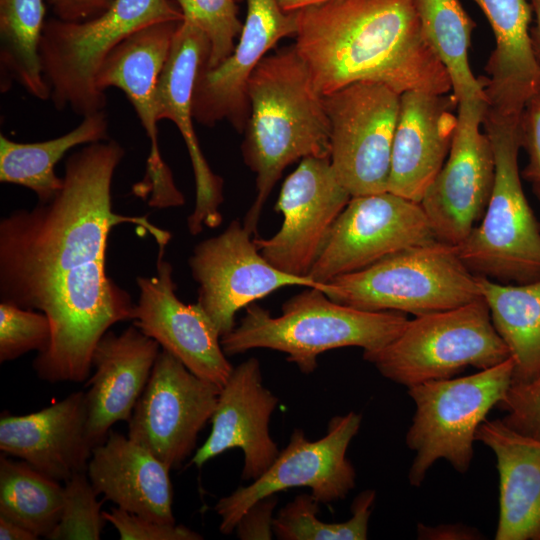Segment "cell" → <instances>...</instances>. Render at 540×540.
Instances as JSON below:
<instances>
[{"label":"cell","mask_w":540,"mask_h":540,"mask_svg":"<svg viewBox=\"0 0 540 540\" xmlns=\"http://www.w3.org/2000/svg\"><path fill=\"white\" fill-rule=\"evenodd\" d=\"M124 155L112 139L85 145L67 158L53 198L0 221V300L43 312L51 324L50 343L33 361L42 380L85 381L102 336L132 320L130 295L106 274L111 229L137 225L160 251L171 239L147 216L113 211L112 180Z\"/></svg>","instance_id":"obj_1"},{"label":"cell","mask_w":540,"mask_h":540,"mask_svg":"<svg viewBox=\"0 0 540 540\" xmlns=\"http://www.w3.org/2000/svg\"><path fill=\"white\" fill-rule=\"evenodd\" d=\"M295 13L293 45L321 96L360 81L399 94L452 89L423 33L415 0H330Z\"/></svg>","instance_id":"obj_2"},{"label":"cell","mask_w":540,"mask_h":540,"mask_svg":"<svg viewBox=\"0 0 540 540\" xmlns=\"http://www.w3.org/2000/svg\"><path fill=\"white\" fill-rule=\"evenodd\" d=\"M249 117L242 155L256 175V197L243 225L255 233L284 169L298 159L330 157V123L323 96L294 45L265 56L247 85Z\"/></svg>","instance_id":"obj_3"},{"label":"cell","mask_w":540,"mask_h":540,"mask_svg":"<svg viewBox=\"0 0 540 540\" xmlns=\"http://www.w3.org/2000/svg\"><path fill=\"white\" fill-rule=\"evenodd\" d=\"M240 324L221 337L226 355L267 348L287 354L305 374L318 366L320 354L342 347L363 352L380 349L394 340L409 319L393 311H364L330 299L321 289L307 287L285 301L274 317L252 303Z\"/></svg>","instance_id":"obj_4"},{"label":"cell","mask_w":540,"mask_h":540,"mask_svg":"<svg viewBox=\"0 0 540 540\" xmlns=\"http://www.w3.org/2000/svg\"><path fill=\"white\" fill-rule=\"evenodd\" d=\"M520 119L485 108L482 126L493 150V188L481 221L457 246L475 275L501 283L540 279V225L519 172Z\"/></svg>","instance_id":"obj_5"},{"label":"cell","mask_w":540,"mask_h":540,"mask_svg":"<svg viewBox=\"0 0 540 540\" xmlns=\"http://www.w3.org/2000/svg\"><path fill=\"white\" fill-rule=\"evenodd\" d=\"M182 20V12L171 0H115L91 19L46 20L40 59L55 108H69L83 117L103 111L107 98L98 89L96 78L110 53L147 25Z\"/></svg>","instance_id":"obj_6"},{"label":"cell","mask_w":540,"mask_h":540,"mask_svg":"<svg viewBox=\"0 0 540 540\" xmlns=\"http://www.w3.org/2000/svg\"><path fill=\"white\" fill-rule=\"evenodd\" d=\"M324 293L364 311L420 316L481 297L478 276L457 246L434 240L391 254L361 270L335 277Z\"/></svg>","instance_id":"obj_7"},{"label":"cell","mask_w":540,"mask_h":540,"mask_svg":"<svg viewBox=\"0 0 540 540\" xmlns=\"http://www.w3.org/2000/svg\"><path fill=\"white\" fill-rule=\"evenodd\" d=\"M513 372L510 357L471 375L407 387L415 405L405 437L414 452L408 473L410 485L419 487L438 460L447 461L461 474L469 470L478 428L504 398Z\"/></svg>","instance_id":"obj_8"},{"label":"cell","mask_w":540,"mask_h":540,"mask_svg":"<svg viewBox=\"0 0 540 540\" xmlns=\"http://www.w3.org/2000/svg\"><path fill=\"white\" fill-rule=\"evenodd\" d=\"M380 374L403 386L454 377L467 367L487 369L510 358L482 297L408 320L384 347L363 352Z\"/></svg>","instance_id":"obj_9"},{"label":"cell","mask_w":540,"mask_h":540,"mask_svg":"<svg viewBox=\"0 0 540 540\" xmlns=\"http://www.w3.org/2000/svg\"><path fill=\"white\" fill-rule=\"evenodd\" d=\"M400 95L368 81L323 96L330 123V162L351 196L388 191Z\"/></svg>","instance_id":"obj_10"},{"label":"cell","mask_w":540,"mask_h":540,"mask_svg":"<svg viewBox=\"0 0 540 540\" xmlns=\"http://www.w3.org/2000/svg\"><path fill=\"white\" fill-rule=\"evenodd\" d=\"M361 421L362 416L353 411L334 416L326 435L316 441L308 440L303 430L294 429L288 445L259 478L217 502L220 532L231 534L256 501L289 488H310L319 503L344 499L355 487L356 471L346 453Z\"/></svg>","instance_id":"obj_11"},{"label":"cell","mask_w":540,"mask_h":540,"mask_svg":"<svg viewBox=\"0 0 540 540\" xmlns=\"http://www.w3.org/2000/svg\"><path fill=\"white\" fill-rule=\"evenodd\" d=\"M181 21H161L143 27L122 41L106 58L96 78L98 89L116 87L133 106L150 143L145 175L133 186V194L148 198L155 208L185 203L173 174L163 160L158 143L157 86Z\"/></svg>","instance_id":"obj_12"},{"label":"cell","mask_w":540,"mask_h":540,"mask_svg":"<svg viewBox=\"0 0 540 540\" xmlns=\"http://www.w3.org/2000/svg\"><path fill=\"white\" fill-rule=\"evenodd\" d=\"M436 240L420 203L389 191L352 196L309 273L325 284L403 249Z\"/></svg>","instance_id":"obj_13"},{"label":"cell","mask_w":540,"mask_h":540,"mask_svg":"<svg viewBox=\"0 0 540 540\" xmlns=\"http://www.w3.org/2000/svg\"><path fill=\"white\" fill-rule=\"evenodd\" d=\"M220 390L169 352L160 351L128 421V437L170 469L179 468L211 421Z\"/></svg>","instance_id":"obj_14"},{"label":"cell","mask_w":540,"mask_h":540,"mask_svg":"<svg viewBox=\"0 0 540 540\" xmlns=\"http://www.w3.org/2000/svg\"><path fill=\"white\" fill-rule=\"evenodd\" d=\"M251 235L239 220H233L222 233L198 243L189 258L199 284L197 302L221 337L234 329L236 312L275 290L288 286L326 290V283L275 268Z\"/></svg>","instance_id":"obj_15"},{"label":"cell","mask_w":540,"mask_h":540,"mask_svg":"<svg viewBox=\"0 0 540 540\" xmlns=\"http://www.w3.org/2000/svg\"><path fill=\"white\" fill-rule=\"evenodd\" d=\"M485 108V99L458 104L448 156L420 201L435 238L454 246L479 224L493 188V150L480 129Z\"/></svg>","instance_id":"obj_16"},{"label":"cell","mask_w":540,"mask_h":540,"mask_svg":"<svg viewBox=\"0 0 540 540\" xmlns=\"http://www.w3.org/2000/svg\"><path fill=\"white\" fill-rule=\"evenodd\" d=\"M351 194L330 157H306L282 184L275 210L283 216L270 238H253L263 257L282 272L309 277Z\"/></svg>","instance_id":"obj_17"},{"label":"cell","mask_w":540,"mask_h":540,"mask_svg":"<svg viewBox=\"0 0 540 540\" xmlns=\"http://www.w3.org/2000/svg\"><path fill=\"white\" fill-rule=\"evenodd\" d=\"M164 252L159 251L155 276L136 279L139 298L133 323L193 374L222 388L234 367L222 349L221 336L198 302L178 299Z\"/></svg>","instance_id":"obj_18"},{"label":"cell","mask_w":540,"mask_h":540,"mask_svg":"<svg viewBox=\"0 0 540 540\" xmlns=\"http://www.w3.org/2000/svg\"><path fill=\"white\" fill-rule=\"evenodd\" d=\"M247 13L233 52L214 68L198 75L192 100L193 118L214 126L227 120L239 132L249 117L248 80L281 39L296 35V13L283 11L277 0H245Z\"/></svg>","instance_id":"obj_19"},{"label":"cell","mask_w":540,"mask_h":540,"mask_svg":"<svg viewBox=\"0 0 540 540\" xmlns=\"http://www.w3.org/2000/svg\"><path fill=\"white\" fill-rule=\"evenodd\" d=\"M210 41L196 25L182 20L175 32L168 60L157 86L158 120L175 123L186 144L195 179V206L187 218L188 230L197 235L203 227L222 222L223 180L206 161L194 127L192 100L199 73L208 64Z\"/></svg>","instance_id":"obj_20"},{"label":"cell","mask_w":540,"mask_h":540,"mask_svg":"<svg viewBox=\"0 0 540 540\" xmlns=\"http://www.w3.org/2000/svg\"><path fill=\"white\" fill-rule=\"evenodd\" d=\"M278 403L263 384L258 359L251 357L234 367L220 390L210 434L190 464L201 467L225 451L239 448L244 455L242 478H259L279 454L269 431Z\"/></svg>","instance_id":"obj_21"},{"label":"cell","mask_w":540,"mask_h":540,"mask_svg":"<svg viewBox=\"0 0 540 540\" xmlns=\"http://www.w3.org/2000/svg\"><path fill=\"white\" fill-rule=\"evenodd\" d=\"M453 94L410 90L400 95L388 191L420 203L448 156L457 126Z\"/></svg>","instance_id":"obj_22"},{"label":"cell","mask_w":540,"mask_h":540,"mask_svg":"<svg viewBox=\"0 0 540 540\" xmlns=\"http://www.w3.org/2000/svg\"><path fill=\"white\" fill-rule=\"evenodd\" d=\"M93 448L83 391L34 413L1 415L0 450L56 481L86 472Z\"/></svg>","instance_id":"obj_23"},{"label":"cell","mask_w":540,"mask_h":540,"mask_svg":"<svg viewBox=\"0 0 540 540\" xmlns=\"http://www.w3.org/2000/svg\"><path fill=\"white\" fill-rule=\"evenodd\" d=\"M160 345L135 325L120 334L107 331L97 343L85 392L87 432L101 444L119 421L128 422L150 378Z\"/></svg>","instance_id":"obj_24"},{"label":"cell","mask_w":540,"mask_h":540,"mask_svg":"<svg viewBox=\"0 0 540 540\" xmlns=\"http://www.w3.org/2000/svg\"><path fill=\"white\" fill-rule=\"evenodd\" d=\"M170 470L139 443L110 431L93 448L86 472L96 493L118 508L159 523L175 524Z\"/></svg>","instance_id":"obj_25"},{"label":"cell","mask_w":540,"mask_h":540,"mask_svg":"<svg viewBox=\"0 0 540 540\" xmlns=\"http://www.w3.org/2000/svg\"><path fill=\"white\" fill-rule=\"evenodd\" d=\"M486 16L495 38L482 78L486 105L505 114L521 115L540 95V62L531 38L530 0H473Z\"/></svg>","instance_id":"obj_26"},{"label":"cell","mask_w":540,"mask_h":540,"mask_svg":"<svg viewBox=\"0 0 540 540\" xmlns=\"http://www.w3.org/2000/svg\"><path fill=\"white\" fill-rule=\"evenodd\" d=\"M476 441L494 454L499 475L496 540H540V440L485 419Z\"/></svg>","instance_id":"obj_27"},{"label":"cell","mask_w":540,"mask_h":540,"mask_svg":"<svg viewBox=\"0 0 540 540\" xmlns=\"http://www.w3.org/2000/svg\"><path fill=\"white\" fill-rule=\"evenodd\" d=\"M108 127L103 110L84 116L77 127L50 140L22 143L1 134L0 181L26 187L39 202H47L63 185L55 173L58 161L74 147L108 140Z\"/></svg>","instance_id":"obj_28"},{"label":"cell","mask_w":540,"mask_h":540,"mask_svg":"<svg viewBox=\"0 0 540 540\" xmlns=\"http://www.w3.org/2000/svg\"><path fill=\"white\" fill-rule=\"evenodd\" d=\"M478 284L492 323L513 359L512 381L532 379L540 373V279L517 284L478 276Z\"/></svg>","instance_id":"obj_29"},{"label":"cell","mask_w":540,"mask_h":540,"mask_svg":"<svg viewBox=\"0 0 540 540\" xmlns=\"http://www.w3.org/2000/svg\"><path fill=\"white\" fill-rule=\"evenodd\" d=\"M423 33L445 68L457 104L486 99L482 78L469 65L474 28L459 0H415Z\"/></svg>","instance_id":"obj_30"},{"label":"cell","mask_w":540,"mask_h":540,"mask_svg":"<svg viewBox=\"0 0 540 540\" xmlns=\"http://www.w3.org/2000/svg\"><path fill=\"white\" fill-rule=\"evenodd\" d=\"M45 13L44 0H0L1 81L14 80L44 101L50 99L40 59Z\"/></svg>","instance_id":"obj_31"},{"label":"cell","mask_w":540,"mask_h":540,"mask_svg":"<svg viewBox=\"0 0 540 540\" xmlns=\"http://www.w3.org/2000/svg\"><path fill=\"white\" fill-rule=\"evenodd\" d=\"M64 485L25 461L0 457V515L48 538L60 521Z\"/></svg>","instance_id":"obj_32"},{"label":"cell","mask_w":540,"mask_h":540,"mask_svg":"<svg viewBox=\"0 0 540 540\" xmlns=\"http://www.w3.org/2000/svg\"><path fill=\"white\" fill-rule=\"evenodd\" d=\"M375 499L374 490H364L352 503L350 519L325 523L316 516L320 503L311 493L300 494L274 518V535L281 540H366Z\"/></svg>","instance_id":"obj_33"},{"label":"cell","mask_w":540,"mask_h":540,"mask_svg":"<svg viewBox=\"0 0 540 540\" xmlns=\"http://www.w3.org/2000/svg\"><path fill=\"white\" fill-rule=\"evenodd\" d=\"M183 20L200 28L210 41L206 68H214L234 50L243 24L235 0H175Z\"/></svg>","instance_id":"obj_34"},{"label":"cell","mask_w":540,"mask_h":540,"mask_svg":"<svg viewBox=\"0 0 540 540\" xmlns=\"http://www.w3.org/2000/svg\"><path fill=\"white\" fill-rule=\"evenodd\" d=\"M88 475L80 472L64 482V505L50 540H98L106 519Z\"/></svg>","instance_id":"obj_35"},{"label":"cell","mask_w":540,"mask_h":540,"mask_svg":"<svg viewBox=\"0 0 540 540\" xmlns=\"http://www.w3.org/2000/svg\"><path fill=\"white\" fill-rule=\"evenodd\" d=\"M51 340V324L43 313L0 303V362L17 359L30 351H44Z\"/></svg>","instance_id":"obj_36"},{"label":"cell","mask_w":540,"mask_h":540,"mask_svg":"<svg viewBox=\"0 0 540 540\" xmlns=\"http://www.w3.org/2000/svg\"><path fill=\"white\" fill-rule=\"evenodd\" d=\"M502 422L522 435L540 440V373L528 381L513 382L497 405Z\"/></svg>","instance_id":"obj_37"},{"label":"cell","mask_w":540,"mask_h":540,"mask_svg":"<svg viewBox=\"0 0 540 540\" xmlns=\"http://www.w3.org/2000/svg\"><path fill=\"white\" fill-rule=\"evenodd\" d=\"M104 518L117 530L121 540H200L203 537L183 526L164 524L129 513L121 508L103 511Z\"/></svg>","instance_id":"obj_38"},{"label":"cell","mask_w":540,"mask_h":540,"mask_svg":"<svg viewBox=\"0 0 540 540\" xmlns=\"http://www.w3.org/2000/svg\"><path fill=\"white\" fill-rule=\"evenodd\" d=\"M520 142L527 154L523 176L540 200V95L525 106L520 119Z\"/></svg>","instance_id":"obj_39"},{"label":"cell","mask_w":540,"mask_h":540,"mask_svg":"<svg viewBox=\"0 0 540 540\" xmlns=\"http://www.w3.org/2000/svg\"><path fill=\"white\" fill-rule=\"evenodd\" d=\"M276 494L256 501L242 515L235 527L236 534L242 540H268L272 539L273 511L277 505Z\"/></svg>","instance_id":"obj_40"},{"label":"cell","mask_w":540,"mask_h":540,"mask_svg":"<svg viewBox=\"0 0 540 540\" xmlns=\"http://www.w3.org/2000/svg\"><path fill=\"white\" fill-rule=\"evenodd\" d=\"M56 18L79 22L105 12L115 0H47Z\"/></svg>","instance_id":"obj_41"},{"label":"cell","mask_w":540,"mask_h":540,"mask_svg":"<svg viewBox=\"0 0 540 540\" xmlns=\"http://www.w3.org/2000/svg\"><path fill=\"white\" fill-rule=\"evenodd\" d=\"M417 538L422 540H476L482 539L481 533L463 524L417 525Z\"/></svg>","instance_id":"obj_42"},{"label":"cell","mask_w":540,"mask_h":540,"mask_svg":"<svg viewBox=\"0 0 540 540\" xmlns=\"http://www.w3.org/2000/svg\"><path fill=\"white\" fill-rule=\"evenodd\" d=\"M39 537L20 524L0 515L1 540H35Z\"/></svg>","instance_id":"obj_43"},{"label":"cell","mask_w":540,"mask_h":540,"mask_svg":"<svg viewBox=\"0 0 540 540\" xmlns=\"http://www.w3.org/2000/svg\"><path fill=\"white\" fill-rule=\"evenodd\" d=\"M534 15V25L531 27L533 48L540 62V0H530Z\"/></svg>","instance_id":"obj_44"},{"label":"cell","mask_w":540,"mask_h":540,"mask_svg":"<svg viewBox=\"0 0 540 540\" xmlns=\"http://www.w3.org/2000/svg\"><path fill=\"white\" fill-rule=\"evenodd\" d=\"M327 1L330 0H277V3L283 11L291 13Z\"/></svg>","instance_id":"obj_45"}]
</instances>
